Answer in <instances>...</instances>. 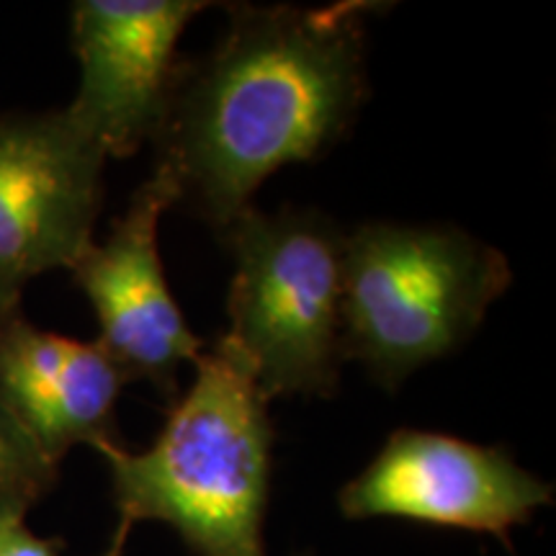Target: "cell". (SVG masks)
Here are the masks:
<instances>
[{"label": "cell", "instance_id": "1", "mask_svg": "<svg viewBox=\"0 0 556 556\" xmlns=\"http://www.w3.org/2000/svg\"><path fill=\"white\" fill-rule=\"evenodd\" d=\"M379 11L229 5L217 47L178 62L152 137L178 204L219 235L270 173L336 148L368 99L366 21Z\"/></svg>", "mask_w": 556, "mask_h": 556}, {"label": "cell", "instance_id": "2", "mask_svg": "<svg viewBox=\"0 0 556 556\" xmlns=\"http://www.w3.org/2000/svg\"><path fill=\"white\" fill-rule=\"evenodd\" d=\"M197 377L173 400L148 451L99 448L119 518L160 520L197 556H268V400L217 338L193 361Z\"/></svg>", "mask_w": 556, "mask_h": 556}, {"label": "cell", "instance_id": "3", "mask_svg": "<svg viewBox=\"0 0 556 556\" xmlns=\"http://www.w3.org/2000/svg\"><path fill=\"white\" fill-rule=\"evenodd\" d=\"M510 281L505 255L464 229L364 222L343 235V361L397 389L467 343Z\"/></svg>", "mask_w": 556, "mask_h": 556}, {"label": "cell", "instance_id": "4", "mask_svg": "<svg viewBox=\"0 0 556 556\" xmlns=\"http://www.w3.org/2000/svg\"><path fill=\"white\" fill-rule=\"evenodd\" d=\"M343 229L312 208L248 206L219 232L235 270L219 340L268 402L338 389Z\"/></svg>", "mask_w": 556, "mask_h": 556}, {"label": "cell", "instance_id": "5", "mask_svg": "<svg viewBox=\"0 0 556 556\" xmlns=\"http://www.w3.org/2000/svg\"><path fill=\"white\" fill-rule=\"evenodd\" d=\"M106 160L65 109L0 116V304L93 242Z\"/></svg>", "mask_w": 556, "mask_h": 556}, {"label": "cell", "instance_id": "6", "mask_svg": "<svg viewBox=\"0 0 556 556\" xmlns=\"http://www.w3.org/2000/svg\"><path fill=\"white\" fill-rule=\"evenodd\" d=\"M554 503L544 482L500 446L446 433L400 428L374 462L338 492L348 520L405 518L438 528L490 533L510 546V531Z\"/></svg>", "mask_w": 556, "mask_h": 556}, {"label": "cell", "instance_id": "7", "mask_svg": "<svg viewBox=\"0 0 556 556\" xmlns=\"http://www.w3.org/2000/svg\"><path fill=\"white\" fill-rule=\"evenodd\" d=\"M176 204L173 184L155 170L111 222L106 240L90 242L70 266L99 317V345L124 379L150 381L168 400L178 394L180 368L206 348L186 325L157 250L160 217Z\"/></svg>", "mask_w": 556, "mask_h": 556}, {"label": "cell", "instance_id": "8", "mask_svg": "<svg viewBox=\"0 0 556 556\" xmlns=\"http://www.w3.org/2000/svg\"><path fill=\"white\" fill-rule=\"evenodd\" d=\"M201 0H78L73 5L78 96L65 109L106 157H129L152 142L173 78L178 39Z\"/></svg>", "mask_w": 556, "mask_h": 556}, {"label": "cell", "instance_id": "9", "mask_svg": "<svg viewBox=\"0 0 556 556\" xmlns=\"http://www.w3.org/2000/svg\"><path fill=\"white\" fill-rule=\"evenodd\" d=\"M127 384L103 348L39 330L21 302L0 304V407L58 464L70 448L122 443L116 400Z\"/></svg>", "mask_w": 556, "mask_h": 556}, {"label": "cell", "instance_id": "10", "mask_svg": "<svg viewBox=\"0 0 556 556\" xmlns=\"http://www.w3.org/2000/svg\"><path fill=\"white\" fill-rule=\"evenodd\" d=\"M58 469L0 407V518L26 516L58 484Z\"/></svg>", "mask_w": 556, "mask_h": 556}, {"label": "cell", "instance_id": "11", "mask_svg": "<svg viewBox=\"0 0 556 556\" xmlns=\"http://www.w3.org/2000/svg\"><path fill=\"white\" fill-rule=\"evenodd\" d=\"M60 539H41L26 526V516L0 518V556H60Z\"/></svg>", "mask_w": 556, "mask_h": 556}, {"label": "cell", "instance_id": "12", "mask_svg": "<svg viewBox=\"0 0 556 556\" xmlns=\"http://www.w3.org/2000/svg\"><path fill=\"white\" fill-rule=\"evenodd\" d=\"M131 528H135V526H131L129 520L119 518V526H116V531L111 533L109 546L103 548V554H101V556H124V548H127V541H129Z\"/></svg>", "mask_w": 556, "mask_h": 556}, {"label": "cell", "instance_id": "13", "mask_svg": "<svg viewBox=\"0 0 556 556\" xmlns=\"http://www.w3.org/2000/svg\"><path fill=\"white\" fill-rule=\"evenodd\" d=\"M296 556H309V554H296Z\"/></svg>", "mask_w": 556, "mask_h": 556}]
</instances>
